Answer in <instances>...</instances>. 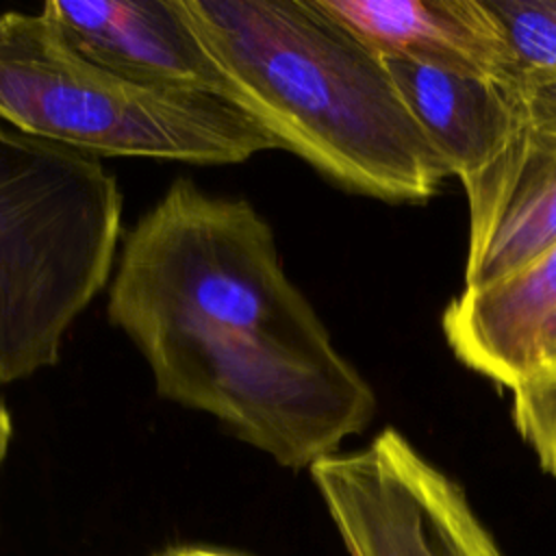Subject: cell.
I'll use <instances>...</instances> for the list:
<instances>
[{"label":"cell","instance_id":"obj_6","mask_svg":"<svg viewBox=\"0 0 556 556\" xmlns=\"http://www.w3.org/2000/svg\"><path fill=\"white\" fill-rule=\"evenodd\" d=\"M41 13L87 59L130 80L213 96L239 106L182 0H50Z\"/></svg>","mask_w":556,"mask_h":556},{"label":"cell","instance_id":"obj_4","mask_svg":"<svg viewBox=\"0 0 556 556\" xmlns=\"http://www.w3.org/2000/svg\"><path fill=\"white\" fill-rule=\"evenodd\" d=\"M0 122L89 156L232 165L278 141L241 106L130 80L39 11L0 13Z\"/></svg>","mask_w":556,"mask_h":556},{"label":"cell","instance_id":"obj_15","mask_svg":"<svg viewBox=\"0 0 556 556\" xmlns=\"http://www.w3.org/2000/svg\"><path fill=\"white\" fill-rule=\"evenodd\" d=\"M11 434H13V421H11V413L9 408L0 402V465L9 452V443H11Z\"/></svg>","mask_w":556,"mask_h":556},{"label":"cell","instance_id":"obj_9","mask_svg":"<svg viewBox=\"0 0 556 556\" xmlns=\"http://www.w3.org/2000/svg\"><path fill=\"white\" fill-rule=\"evenodd\" d=\"M384 63L428 143L463 185L482 174L526 126L515 83L408 59Z\"/></svg>","mask_w":556,"mask_h":556},{"label":"cell","instance_id":"obj_16","mask_svg":"<svg viewBox=\"0 0 556 556\" xmlns=\"http://www.w3.org/2000/svg\"><path fill=\"white\" fill-rule=\"evenodd\" d=\"M159 556H241V554H232V552H222V549H208V547H174L167 549Z\"/></svg>","mask_w":556,"mask_h":556},{"label":"cell","instance_id":"obj_5","mask_svg":"<svg viewBox=\"0 0 556 556\" xmlns=\"http://www.w3.org/2000/svg\"><path fill=\"white\" fill-rule=\"evenodd\" d=\"M311 478L350 556H504L463 486L395 428L317 460Z\"/></svg>","mask_w":556,"mask_h":556},{"label":"cell","instance_id":"obj_3","mask_svg":"<svg viewBox=\"0 0 556 556\" xmlns=\"http://www.w3.org/2000/svg\"><path fill=\"white\" fill-rule=\"evenodd\" d=\"M122 193L106 167L0 122V384L52 367L117 261Z\"/></svg>","mask_w":556,"mask_h":556},{"label":"cell","instance_id":"obj_8","mask_svg":"<svg viewBox=\"0 0 556 556\" xmlns=\"http://www.w3.org/2000/svg\"><path fill=\"white\" fill-rule=\"evenodd\" d=\"M382 59H408L517 83L500 26L482 0H315Z\"/></svg>","mask_w":556,"mask_h":556},{"label":"cell","instance_id":"obj_2","mask_svg":"<svg viewBox=\"0 0 556 556\" xmlns=\"http://www.w3.org/2000/svg\"><path fill=\"white\" fill-rule=\"evenodd\" d=\"M245 109L339 187L419 204L450 176L380 54L315 0H182Z\"/></svg>","mask_w":556,"mask_h":556},{"label":"cell","instance_id":"obj_1","mask_svg":"<svg viewBox=\"0 0 556 556\" xmlns=\"http://www.w3.org/2000/svg\"><path fill=\"white\" fill-rule=\"evenodd\" d=\"M106 315L163 400L215 417L282 467L311 469L376 413L374 389L287 276L265 217L191 178L135 222Z\"/></svg>","mask_w":556,"mask_h":556},{"label":"cell","instance_id":"obj_13","mask_svg":"<svg viewBox=\"0 0 556 556\" xmlns=\"http://www.w3.org/2000/svg\"><path fill=\"white\" fill-rule=\"evenodd\" d=\"M523 124L556 139V76L523 74L515 83Z\"/></svg>","mask_w":556,"mask_h":556},{"label":"cell","instance_id":"obj_10","mask_svg":"<svg viewBox=\"0 0 556 556\" xmlns=\"http://www.w3.org/2000/svg\"><path fill=\"white\" fill-rule=\"evenodd\" d=\"M554 321L556 245L500 282L463 289L443 313V334L465 367L513 389L534 371Z\"/></svg>","mask_w":556,"mask_h":556},{"label":"cell","instance_id":"obj_14","mask_svg":"<svg viewBox=\"0 0 556 556\" xmlns=\"http://www.w3.org/2000/svg\"><path fill=\"white\" fill-rule=\"evenodd\" d=\"M536 371H556V321L547 328V332L543 334V339L539 343L532 374H536Z\"/></svg>","mask_w":556,"mask_h":556},{"label":"cell","instance_id":"obj_7","mask_svg":"<svg viewBox=\"0 0 556 556\" xmlns=\"http://www.w3.org/2000/svg\"><path fill=\"white\" fill-rule=\"evenodd\" d=\"M463 187L469 202L463 289L500 282L556 245V139L523 126Z\"/></svg>","mask_w":556,"mask_h":556},{"label":"cell","instance_id":"obj_11","mask_svg":"<svg viewBox=\"0 0 556 556\" xmlns=\"http://www.w3.org/2000/svg\"><path fill=\"white\" fill-rule=\"evenodd\" d=\"M506 41L517 76H556V0H482Z\"/></svg>","mask_w":556,"mask_h":556},{"label":"cell","instance_id":"obj_12","mask_svg":"<svg viewBox=\"0 0 556 556\" xmlns=\"http://www.w3.org/2000/svg\"><path fill=\"white\" fill-rule=\"evenodd\" d=\"M513 421L543 471L556 478V371H536L510 389Z\"/></svg>","mask_w":556,"mask_h":556}]
</instances>
